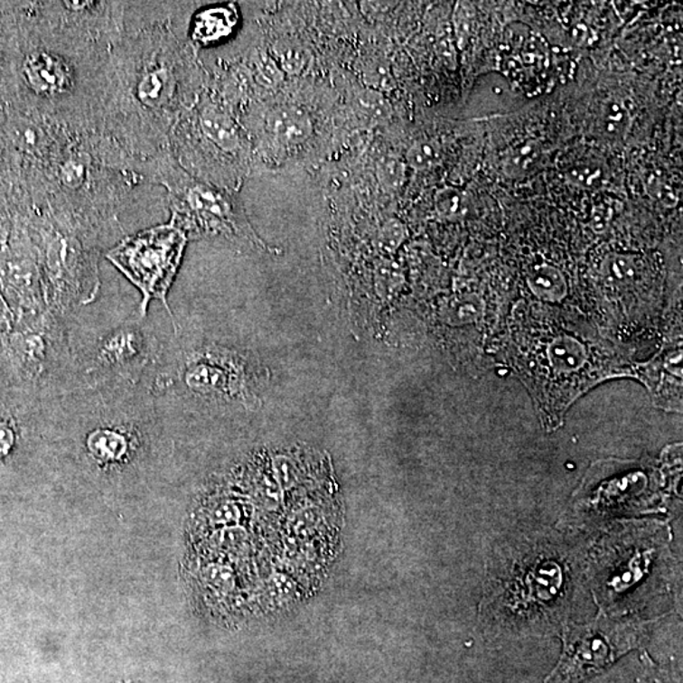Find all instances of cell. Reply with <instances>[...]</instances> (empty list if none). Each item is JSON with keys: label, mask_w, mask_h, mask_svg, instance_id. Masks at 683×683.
Segmentation results:
<instances>
[{"label": "cell", "mask_w": 683, "mask_h": 683, "mask_svg": "<svg viewBox=\"0 0 683 683\" xmlns=\"http://www.w3.org/2000/svg\"><path fill=\"white\" fill-rule=\"evenodd\" d=\"M34 234L47 308L68 318L78 306L94 302L100 289V256L113 243L41 208H36Z\"/></svg>", "instance_id": "obj_5"}, {"label": "cell", "mask_w": 683, "mask_h": 683, "mask_svg": "<svg viewBox=\"0 0 683 683\" xmlns=\"http://www.w3.org/2000/svg\"><path fill=\"white\" fill-rule=\"evenodd\" d=\"M267 128L278 144L299 145L312 135V122L309 117L297 108H281L271 113L267 118Z\"/></svg>", "instance_id": "obj_12"}, {"label": "cell", "mask_w": 683, "mask_h": 683, "mask_svg": "<svg viewBox=\"0 0 683 683\" xmlns=\"http://www.w3.org/2000/svg\"><path fill=\"white\" fill-rule=\"evenodd\" d=\"M316 524H318V514H316L314 509H310V510H303L296 515L294 528H295L297 533L304 534L315 527Z\"/></svg>", "instance_id": "obj_21"}, {"label": "cell", "mask_w": 683, "mask_h": 683, "mask_svg": "<svg viewBox=\"0 0 683 683\" xmlns=\"http://www.w3.org/2000/svg\"><path fill=\"white\" fill-rule=\"evenodd\" d=\"M148 183L167 190L170 223L182 230L188 239H223L240 248H264L242 209L226 189L190 175L169 150L148 163Z\"/></svg>", "instance_id": "obj_7"}, {"label": "cell", "mask_w": 683, "mask_h": 683, "mask_svg": "<svg viewBox=\"0 0 683 683\" xmlns=\"http://www.w3.org/2000/svg\"><path fill=\"white\" fill-rule=\"evenodd\" d=\"M441 158V148L435 141L422 139L411 145L407 160L413 169L424 171L432 169Z\"/></svg>", "instance_id": "obj_15"}, {"label": "cell", "mask_w": 683, "mask_h": 683, "mask_svg": "<svg viewBox=\"0 0 683 683\" xmlns=\"http://www.w3.org/2000/svg\"><path fill=\"white\" fill-rule=\"evenodd\" d=\"M542 154V145L536 139H525L515 144L506 151L502 158V170L511 179H519L528 173L539 161Z\"/></svg>", "instance_id": "obj_13"}, {"label": "cell", "mask_w": 683, "mask_h": 683, "mask_svg": "<svg viewBox=\"0 0 683 683\" xmlns=\"http://www.w3.org/2000/svg\"><path fill=\"white\" fill-rule=\"evenodd\" d=\"M170 154L186 173L227 189L239 182L246 138L227 101L201 91L171 129Z\"/></svg>", "instance_id": "obj_6"}, {"label": "cell", "mask_w": 683, "mask_h": 683, "mask_svg": "<svg viewBox=\"0 0 683 683\" xmlns=\"http://www.w3.org/2000/svg\"><path fill=\"white\" fill-rule=\"evenodd\" d=\"M272 468H274V476L278 485L284 487V489H290V487L295 485L296 470L289 458H276L274 461V464H272Z\"/></svg>", "instance_id": "obj_19"}, {"label": "cell", "mask_w": 683, "mask_h": 683, "mask_svg": "<svg viewBox=\"0 0 683 683\" xmlns=\"http://www.w3.org/2000/svg\"><path fill=\"white\" fill-rule=\"evenodd\" d=\"M69 327V325H68ZM80 386L139 385L160 357L163 344L137 310L97 334L70 332Z\"/></svg>", "instance_id": "obj_8"}, {"label": "cell", "mask_w": 683, "mask_h": 683, "mask_svg": "<svg viewBox=\"0 0 683 683\" xmlns=\"http://www.w3.org/2000/svg\"><path fill=\"white\" fill-rule=\"evenodd\" d=\"M239 12L236 5H214L196 12L189 28L190 43L211 46L226 40L236 30Z\"/></svg>", "instance_id": "obj_11"}, {"label": "cell", "mask_w": 683, "mask_h": 683, "mask_svg": "<svg viewBox=\"0 0 683 683\" xmlns=\"http://www.w3.org/2000/svg\"><path fill=\"white\" fill-rule=\"evenodd\" d=\"M599 177L597 171H593L590 167H577L568 175V179L571 180L575 185L588 186L593 183L594 180Z\"/></svg>", "instance_id": "obj_22"}, {"label": "cell", "mask_w": 683, "mask_h": 683, "mask_svg": "<svg viewBox=\"0 0 683 683\" xmlns=\"http://www.w3.org/2000/svg\"><path fill=\"white\" fill-rule=\"evenodd\" d=\"M13 441V430L8 424L0 420V451H6L11 447Z\"/></svg>", "instance_id": "obj_23"}, {"label": "cell", "mask_w": 683, "mask_h": 683, "mask_svg": "<svg viewBox=\"0 0 683 683\" xmlns=\"http://www.w3.org/2000/svg\"><path fill=\"white\" fill-rule=\"evenodd\" d=\"M188 237L173 223L160 224L126 236L104 255L142 294L138 314L147 316L151 300H158L167 309L177 328L167 302V294L182 261Z\"/></svg>", "instance_id": "obj_9"}, {"label": "cell", "mask_w": 683, "mask_h": 683, "mask_svg": "<svg viewBox=\"0 0 683 683\" xmlns=\"http://www.w3.org/2000/svg\"><path fill=\"white\" fill-rule=\"evenodd\" d=\"M462 195L458 190L445 188L435 196V205L442 215H454L460 211Z\"/></svg>", "instance_id": "obj_17"}, {"label": "cell", "mask_w": 683, "mask_h": 683, "mask_svg": "<svg viewBox=\"0 0 683 683\" xmlns=\"http://www.w3.org/2000/svg\"><path fill=\"white\" fill-rule=\"evenodd\" d=\"M126 2H46L31 6V38L19 57L24 110L71 135L99 132L108 61Z\"/></svg>", "instance_id": "obj_2"}, {"label": "cell", "mask_w": 683, "mask_h": 683, "mask_svg": "<svg viewBox=\"0 0 683 683\" xmlns=\"http://www.w3.org/2000/svg\"><path fill=\"white\" fill-rule=\"evenodd\" d=\"M628 117V112H626L625 108L622 104H609L603 117V123L606 132L616 133L620 129L624 128V126H628V123H626Z\"/></svg>", "instance_id": "obj_18"}, {"label": "cell", "mask_w": 683, "mask_h": 683, "mask_svg": "<svg viewBox=\"0 0 683 683\" xmlns=\"http://www.w3.org/2000/svg\"><path fill=\"white\" fill-rule=\"evenodd\" d=\"M170 3H126L108 61L99 132L138 160L169 150L177 119L201 94V70Z\"/></svg>", "instance_id": "obj_1"}, {"label": "cell", "mask_w": 683, "mask_h": 683, "mask_svg": "<svg viewBox=\"0 0 683 683\" xmlns=\"http://www.w3.org/2000/svg\"><path fill=\"white\" fill-rule=\"evenodd\" d=\"M474 13L468 5H460L454 17V27L460 42H464L470 36L471 25L473 23Z\"/></svg>", "instance_id": "obj_20"}, {"label": "cell", "mask_w": 683, "mask_h": 683, "mask_svg": "<svg viewBox=\"0 0 683 683\" xmlns=\"http://www.w3.org/2000/svg\"><path fill=\"white\" fill-rule=\"evenodd\" d=\"M639 683H663L660 679L654 678L650 673H645L643 678L639 679Z\"/></svg>", "instance_id": "obj_24"}, {"label": "cell", "mask_w": 683, "mask_h": 683, "mask_svg": "<svg viewBox=\"0 0 683 683\" xmlns=\"http://www.w3.org/2000/svg\"><path fill=\"white\" fill-rule=\"evenodd\" d=\"M631 638L600 626H578L565 632L561 660L546 683H580L603 672L632 648Z\"/></svg>", "instance_id": "obj_10"}, {"label": "cell", "mask_w": 683, "mask_h": 683, "mask_svg": "<svg viewBox=\"0 0 683 683\" xmlns=\"http://www.w3.org/2000/svg\"><path fill=\"white\" fill-rule=\"evenodd\" d=\"M175 335L176 341L163 346L145 381L160 416L175 407L226 414L258 407L264 373L249 351Z\"/></svg>", "instance_id": "obj_4"}, {"label": "cell", "mask_w": 683, "mask_h": 683, "mask_svg": "<svg viewBox=\"0 0 683 683\" xmlns=\"http://www.w3.org/2000/svg\"><path fill=\"white\" fill-rule=\"evenodd\" d=\"M379 175L385 186L398 189L403 185L405 179L404 164L397 158H388L379 164Z\"/></svg>", "instance_id": "obj_16"}, {"label": "cell", "mask_w": 683, "mask_h": 683, "mask_svg": "<svg viewBox=\"0 0 683 683\" xmlns=\"http://www.w3.org/2000/svg\"><path fill=\"white\" fill-rule=\"evenodd\" d=\"M145 164L101 133L72 135L41 177L36 208L97 230L116 245L125 234L120 211L133 190L147 183Z\"/></svg>", "instance_id": "obj_3"}, {"label": "cell", "mask_w": 683, "mask_h": 683, "mask_svg": "<svg viewBox=\"0 0 683 683\" xmlns=\"http://www.w3.org/2000/svg\"><path fill=\"white\" fill-rule=\"evenodd\" d=\"M530 286L544 297L562 295L566 290L565 278L561 272L549 265H540L533 268L529 276Z\"/></svg>", "instance_id": "obj_14"}]
</instances>
